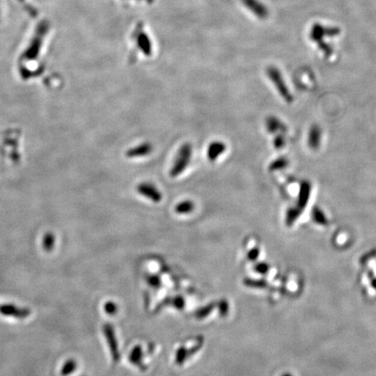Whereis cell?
<instances>
[{
  "label": "cell",
  "instance_id": "cell-18",
  "mask_svg": "<svg viewBox=\"0 0 376 376\" xmlns=\"http://www.w3.org/2000/svg\"><path fill=\"white\" fill-rule=\"evenodd\" d=\"M303 210L300 208H291L286 212V223L287 226H292L294 221L301 216Z\"/></svg>",
  "mask_w": 376,
  "mask_h": 376
},
{
  "label": "cell",
  "instance_id": "cell-15",
  "mask_svg": "<svg viewBox=\"0 0 376 376\" xmlns=\"http://www.w3.org/2000/svg\"><path fill=\"white\" fill-rule=\"evenodd\" d=\"M194 210V203L192 200H183L175 207V212L178 214H189Z\"/></svg>",
  "mask_w": 376,
  "mask_h": 376
},
{
  "label": "cell",
  "instance_id": "cell-20",
  "mask_svg": "<svg viewBox=\"0 0 376 376\" xmlns=\"http://www.w3.org/2000/svg\"><path fill=\"white\" fill-rule=\"evenodd\" d=\"M289 164V161L284 157H281L279 159H276L275 161H273L269 165V170L271 172H274V171H280L282 169L286 168V166Z\"/></svg>",
  "mask_w": 376,
  "mask_h": 376
},
{
  "label": "cell",
  "instance_id": "cell-22",
  "mask_svg": "<svg viewBox=\"0 0 376 376\" xmlns=\"http://www.w3.org/2000/svg\"><path fill=\"white\" fill-rule=\"evenodd\" d=\"M213 308H214V304L212 303V304H209V305H207L206 306H203V307H201L200 309L197 310L195 314H194L196 319L200 320V319H204V318L207 317L211 313Z\"/></svg>",
  "mask_w": 376,
  "mask_h": 376
},
{
  "label": "cell",
  "instance_id": "cell-10",
  "mask_svg": "<svg viewBox=\"0 0 376 376\" xmlns=\"http://www.w3.org/2000/svg\"><path fill=\"white\" fill-rule=\"evenodd\" d=\"M153 145L149 142H144L140 145H136L134 147L127 150L125 153V156L129 159H137V158H143L148 156L153 152Z\"/></svg>",
  "mask_w": 376,
  "mask_h": 376
},
{
  "label": "cell",
  "instance_id": "cell-5",
  "mask_svg": "<svg viewBox=\"0 0 376 376\" xmlns=\"http://www.w3.org/2000/svg\"><path fill=\"white\" fill-rule=\"evenodd\" d=\"M133 35L138 49L145 56H151L153 53V45L147 33H145L144 31L142 24H139V25L133 31Z\"/></svg>",
  "mask_w": 376,
  "mask_h": 376
},
{
  "label": "cell",
  "instance_id": "cell-27",
  "mask_svg": "<svg viewBox=\"0 0 376 376\" xmlns=\"http://www.w3.org/2000/svg\"><path fill=\"white\" fill-rule=\"evenodd\" d=\"M172 301V305L174 306V307L177 309L182 310L184 309L185 307V300L184 298L181 297V296H177L174 298Z\"/></svg>",
  "mask_w": 376,
  "mask_h": 376
},
{
  "label": "cell",
  "instance_id": "cell-32",
  "mask_svg": "<svg viewBox=\"0 0 376 376\" xmlns=\"http://www.w3.org/2000/svg\"></svg>",
  "mask_w": 376,
  "mask_h": 376
},
{
  "label": "cell",
  "instance_id": "cell-26",
  "mask_svg": "<svg viewBox=\"0 0 376 376\" xmlns=\"http://www.w3.org/2000/svg\"><path fill=\"white\" fill-rule=\"evenodd\" d=\"M146 281L148 282L149 285L151 286H153V287L159 288V287L161 286V280H160V278H159L158 276H156V275H150V276H147Z\"/></svg>",
  "mask_w": 376,
  "mask_h": 376
},
{
  "label": "cell",
  "instance_id": "cell-23",
  "mask_svg": "<svg viewBox=\"0 0 376 376\" xmlns=\"http://www.w3.org/2000/svg\"><path fill=\"white\" fill-rule=\"evenodd\" d=\"M188 357H189V353H188V349H186L185 347H180V349H178L176 352V356H175L176 364H183Z\"/></svg>",
  "mask_w": 376,
  "mask_h": 376
},
{
  "label": "cell",
  "instance_id": "cell-21",
  "mask_svg": "<svg viewBox=\"0 0 376 376\" xmlns=\"http://www.w3.org/2000/svg\"><path fill=\"white\" fill-rule=\"evenodd\" d=\"M55 245V236L51 233H47L44 236L43 248L47 252H51Z\"/></svg>",
  "mask_w": 376,
  "mask_h": 376
},
{
  "label": "cell",
  "instance_id": "cell-25",
  "mask_svg": "<svg viewBox=\"0 0 376 376\" xmlns=\"http://www.w3.org/2000/svg\"><path fill=\"white\" fill-rule=\"evenodd\" d=\"M285 144H286V140H285V138H284L282 134H278L274 139V147L277 149V150L283 148Z\"/></svg>",
  "mask_w": 376,
  "mask_h": 376
},
{
  "label": "cell",
  "instance_id": "cell-1",
  "mask_svg": "<svg viewBox=\"0 0 376 376\" xmlns=\"http://www.w3.org/2000/svg\"><path fill=\"white\" fill-rule=\"evenodd\" d=\"M192 147L191 144L186 143L180 146L178 151L176 158L170 170V176L172 178H177L181 175L185 170L188 168V164L192 159Z\"/></svg>",
  "mask_w": 376,
  "mask_h": 376
},
{
  "label": "cell",
  "instance_id": "cell-2",
  "mask_svg": "<svg viewBox=\"0 0 376 376\" xmlns=\"http://www.w3.org/2000/svg\"><path fill=\"white\" fill-rule=\"evenodd\" d=\"M266 73L271 81L274 83V86L278 91L279 94L282 96L283 99L287 103H292L294 101V97L290 94L289 89L287 88L286 83L283 79L281 71L278 68L275 67H269L266 70Z\"/></svg>",
  "mask_w": 376,
  "mask_h": 376
},
{
  "label": "cell",
  "instance_id": "cell-19",
  "mask_svg": "<svg viewBox=\"0 0 376 376\" xmlns=\"http://www.w3.org/2000/svg\"><path fill=\"white\" fill-rule=\"evenodd\" d=\"M77 367H78V364H77L76 360H73V359H69L63 365L62 368L60 369V375L62 376H70L74 372Z\"/></svg>",
  "mask_w": 376,
  "mask_h": 376
},
{
  "label": "cell",
  "instance_id": "cell-7",
  "mask_svg": "<svg viewBox=\"0 0 376 376\" xmlns=\"http://www.w3.org/2000/svg\"><path fill=\"white\" fill-rule=\"evenodd\" d=\"M103 332H104V335L106 337V341H107V345L109 347L112 358H113L114 362L117 363L118 361L120 360V352H119L117 338L115 335V332H114L113 326L110 325V324L104 325Z\"/></svg>",
  "mask_w": 376,
  "mask_h": 376
},
{
  "label": "cell",
  "instance_id": "cell-6",
  "mask_svg": "<svg viewBox=\"0 0 376 376\" xmlns=\"http://www.w3.org/2000/svg\"><path fill=\"white\" fill-rule=\"evenodd\" d=\"M136 190L139 194L154 203H160L163 198L162 192L158 189L156 186L149 182H142L138 185Z\"/></svg>",
  "mask_w": 376,
  "mask_h": 376
},
{
  "label": "cell",
  "instance_id": "cell-9",
  "mask_svg": "<svg viewBox=\"0 0 376 376\" xmlns=\"http://www.w3.org/2000/svg\"><path fill=\"white\" fill-rule=\"evenodd\" d=\"M241 2L247 9L260 20H265L269 16L268 9L259 0H241Z\"/></svg>",
  "mask_w": 376,
  "mask_h": 376
},
{
  "label": "cell",
  "instance_id": "cell-11",
  "mask_svg": "<svg viewBox=\"0 0 376 376\" xmlns=\"http://www.w3.org/2000/svg\"><path fill=\"white\" fill-rule=\"evenodd\" d=\"M311 191H312V186L309 181L304 180L301 183L300 186V191H299V196H298V208L301 209H304L308 203V200L311 195Z\"/></svg>",
  "mask_w": 376,
  "mask_h": 376
},
{
  "label": "cell",
  "instance_id": "cell-4",
  "mask_svg": "<svg viewBox=\"0 0 376 376\" xmlns=\"http://www.w3.org/2000/svg\"><path fill=\"white\" fill-rule=\"evenodd\" d=\"M341 33V29L333 26H324L321 24H314L310 30V39L318 44L324 41V38H333Z\"/></svg>",
  "mask_w": 376,
  "mask_h": 376
},
{
  "label": "cell",
  "instance_id": "cell-13",
  "mask_svg": "<svg viewBox=\"0 0 376 376\" xmlns=\"http://www.w3.org/2000/svg\"><path fill=\"white\" fill-rule=\"evenodd\" d=\"M321 141V130L318 125L311 127L308 134V145L312 150H317L320 147Z\"/></svg>",
  "mask_w": 376,
  "mask_h": 376
},
{
  "label": "cell",
  "instance_id": "cell-8",
  "mask_svg": "<svg viewBox=\"0 0 376 376\" xmlns=\"http://www.w3.org/2000/svg\"><path fill=\"white\" fill-rule=\"evenodd\" d=\"M31 313V310L26 307H20L18 306L10 304V303L0 304V314L4 316L22 320V319L29 317Z\"/></svg>",
  "mask_w": 376,
  "mask_h": 376
},
{
  "label": "cell",
  "instance_id": "cell-31",
  "mask_svg": "<svg viewBox=\"0 0 376 376\" xmlns=\"http://www.w3.org/2000/svg\"><path fill=\"white\" fill-rule=\"evenodd\" d=\"M136 1H143V2H145V3H146V4H153V2H154V0H136Z\"/></svg>",
  "mask_w": 376,
  "mask_h": 376
},
{
  "label": "cell",
  "instance_id": "cell-12",
  "mask_svg": "<svg viewBox=\"0 0 376 376\" xmlns=\"http://www.w3.org/2000/svg\"><path fill=\"white\" fill-rule=\"evenodd\" d=\"M227 150V145L221 141H213L208 145L207 156L209 161L214 162L221 156Z\"/></svg>",
  "mask_w": 376,
  "mask_h": 376
},
{
  "label": "cell",
  "instance_id": "cell-24",
  "mask_svg": "<svg viewBox=\"0 0 376 376\" xmlns=\"http://www.w3.org/2000/svg\"><path fill=\"white\" fill-rule=\"evenodd\" d=\"M104 310L108 315H115L118 312V306L114 302H106L104 306Z\"/></svg>",
  "mask_w": 376,
  "mask_h": 376
},
{
  "label": "cell",
  "instance_id": "cell-29",
  "mask_svg": "<svg viewBox=\"0 0 376 376\" xmlns=\"http://www.w3.org/2000/svg\"><path fill=\"white\" fill-rule=\"evenodd\" d=\"M257 255H258V251L256 250V249H255V250L251 251L249 257L252 258H255V256H256Z\"/></svg>",
  "mask_w": 376,
  "mask_h": 376
},
{
  "label": "cell",
  "instance_id": "cell-28",
  "mask_svg": "<svg viewBox=\"0 0 376 376\" xmlns=\"http://www.w3.org/2000/svg\"><path fill=\"white\" fill-rule=\"evenodd\" d=\"M219 313L221 315H225L228 311V304L226 301H222V302H219Z\"/></svg>",
  "mask_w": 376,
  "mask_h": 376
},
{
  "label": "cell",
  "instance_id": "cell-14",
  "mask_svg": "<svg viewBox=\"0 0 376 376\" xmlns=\"http://www.w3.org/2000/svg\"><path fill=\"white\" fill-rule=\"evenodd\" d=\"M266 129L270 133H278L282 132L284 133L286 130L285 125L282 123L278 118L270 116L266 118Z\"/></svg>",
  "mask_w": 376,
  "mask_h": 376
},
{
  "label": "cell",
  "instance_id": "cell-16",
  "mask_svg": "<svg viewBox=\"0 0 376 376\" xmlns=\"http://www.w3.org/2000/svg\"><path fill=\"white\" fill-rule=\"evenodd\" d=\"M142 358H143V351L141 346H136L133 348V350L130 352L129 360L131 363L138 367H142Z\"/></svg>",
  "mask_w": 376,
  "mask_h": 376
},
{
  "label": "cell",
  "instance_id": "cell-30",
  "mask_svg": "<svg viewBox=\"0 0 376 376\" xmlns=\"http://www.w3.org/2000/svg\"><path fill=\"white\" fill-rule=\"evenodd\" d=\"M258 270L260 271L261 273H264V272H266V266H265V265H262V266H258Z\"/></svg>",
  "mask_w": 376,
  "mask_h": 376
},
{
  "label": "cell",
  "instance_id": "cell-17",
  "mask_svg": "<svg viewBox=\"0 0 376 376\" xmlns=\"http://www.w3.org/2000/svg\"><path fill=\"white\" fill-rule=\"evenodd\" d=\"M312 218L315 223L322 226H326L329 224V220L326 217L325 213L322 212L321 208L314 207L312 210Z\"/></svg>",
  "mask_w": 376,
  "mask_h": 376
},
{
  "label": "cell",
  "instance_id": "cell-3",
  "mask_svg": "<svg viewBox=\"0 0 376 376\" xmlns=\"http://www.w3.org/2000/svg\"><path fill=\"white\" fill-rule=\"evenodd\" d=\"M48 24L47 22H43V23L40 24L37 31H36V36L34 37V39L31 40V43L29 47L27 48V50L24 51V58L25 59H35L38 57V54L40 51V47L43 44V39L45 38V36L47 34V31H48Z\"/></svg>",
  "mask_w": 376,
  "mask_h": 376
}]
</instances>
